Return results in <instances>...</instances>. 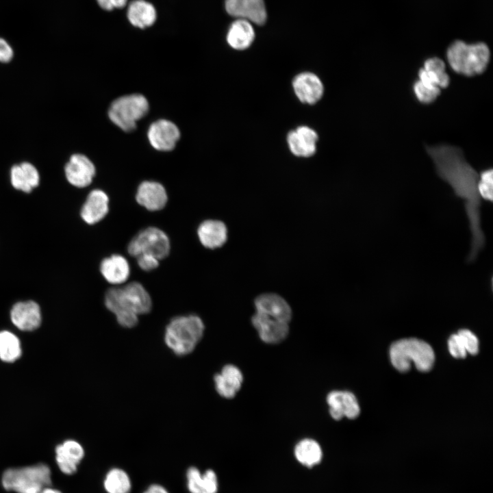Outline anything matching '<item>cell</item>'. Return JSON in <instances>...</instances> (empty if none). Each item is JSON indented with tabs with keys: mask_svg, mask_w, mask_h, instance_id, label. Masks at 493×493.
Returning a JSON list of instances; mask_svg holds the SVG:
<instances>
[{
	"mask_svg": "<svg viewBox=\"0 0 493 493\" xmlns=\"http://www.w3.org/2000/svg\"><path fill=\"white\" fill-rule=\"evenodd\" d=\"M426 149L434 162L439 177L464 201L471 233V248L468 260L472 262L485 244V236L481 228V198L477 191L479 174L467 162L458 147L438 144L427 147Z\"/></svg>",
	"mask_w": 493,
	"mask_h": 493,
	"instance_id": "1",
	"label": "cell"
},
{
	"mask_svg": "<svg viewBox=\"0 0 493 493\" xmlns=\"http://www.w3.org/2000/svg\"><path fill=\"white\" fill-rule=\"evenodd\" d=\"M104 301L118 323L125 328L135 327L138 323V316L148 314L152 307L149 294L136 281L121 288H110L105 292Z\"/></svg>",
	"mask_w": 493,
	"mask_h": 493,
	"instance_id": "2",
	"label": "cell"
},
{
	"mask_svg": "<svg viewBox=\"0 0 493 493\" xmlns=\"http://www.w3.org/2000/svg\"><path fill=\"white\" fill-rule=\"evenodd\" d=\"M204 329L203 322L197 315L177 316L166 327L164 342L175 355L184 356L194 350Z\"/></svg>",
	"mask_w": 493,
	"mask_h": 493,
	"instance_id": "3",
	"label": "cell"
},
{
	"mask_svg": "<svg viewBox=\"0 0 493 493\" xmlns=\"http://www.w3.org/2000/svg\"><path fill=\"white\" fill-rule=\"evenodd\" d=\"M490 51L485 43L468 44L457 40L450 45L446 58L451 68L456 73L474 76L483 73L489 63Z\"/></svg>",
	"mask_w": 493,
	"mask_h": 493,
	"instance_id": "4",
	"label": "cell"
},
{
	"mask_svg": "<svg viewBox=\"0 0 493 493\" xmlns=\"http://www.w3.org/2000/svg\"><path fill=\"white\" fill-rule=\"evenodd\" d=\"M390 357L393 366L401 372L407 371L411 363H414L420 371H429L435 360L431 346L416 338L402 339L393 343L390 349Z\"/></svg>",
	"mask_w": 493,
	"mask_h": 493,
	"instance_id": "5",
	"label": "cell"
},
{
	"mask_svg": "<svg viewBox=\"0 0 493 493\" xmlns=\"http://www.w3.org/2000/svg\"><path fill=\"white\" fill-rule=\"evenodd\" d=\"M1 481L6 490L17 493H40L51 484V470L44 464L10 468L3 472Z\"/></svg>",
	"mask_w": 493,
	"mask_h": 493,
	"instance_id": "6",
	"label": "cell"
},
{
	"mask_svg": "<svg viewBox=\"0 0 493 493\" xmlns=\"http://www.w3.org/2000/svg\"><path fill=\"white\" fill-rule=\"evenodd\" d=\"M149 110V103L142 94L123 96L111 104L109 118L116 126L125 131H131L136 127V122L144 116Z\"/></svg>",
	"mask_w": 493,
	"mask_h": 493,
	"instance_id": "7",
	"label": "cell"
},
{
	"mask_svg": "<svg viewBox=\"0 0 493 493\" xmlns=\"http://www.w3.org/2000/svg\"><path fill=\"white\" fill-rule=\"evenodd\" d=\"M170 249V244L167 235L162 230L154 227L140 231L127 246V251L133 257L147 254L159 260L166 257Z\"/></svg>",
	"mask_w": 493,
	"mask_h": 493,
	"instance_id": "8",
	"label": "cell"
},
{
	"mask_svg": "<svg viewBox=\"0 0 493 493\" xmlns=\"http://www.w3.org/2000/svg\"><path fill=\"white\" fill-rule=\"evenodd\" d=\"M64 173L71 185L84 188L92 183L95 175V167L88 157L76 153L72 155L66 164Z\"/></svg>",
	"mask_w": 493,
	"mask_h": 493,
	"instance_id": "9",
	"label": "cell"
},
{
	"mask_svg": "<svg viewBox=\"0 0 493 493\" xmlns=\"http://www.w3.org/2000/svg\"><path fill=\"white\" fill-rule=\"evenodd\" d=\"M180 137L178 127L171 121L158 120L151 125L148 138L151 146L162 151L173 150Z\"/></svg>",
	"mask_w": 493,
	"mask_h": 493,
	"instance_id": "10",
	"label": "cell"
},
{
	"mask_svg": "<svg viewBox=\"0 0 493 493\" xmlns=\"http://www.w3.org/2000/svg\"><path fill=\"white\" fill-rule=\"evenodd\" d=\"M252 324L260 338L268 344H277L288 334V323L256 312L251 318Z\"/></svg>",
	"mask_w": 493,
	"mask_h": 493,
	"instance_id": "11",
	"label": "cell"
},
{
	"mask_svg": "<svg viewBox=\"0 0 493 493\" xmlns=\"http://www.w3.org/2000/svg\"><path fill=\"white\" fill-rule=\"evenodd\" d=\"M292 86L297 98L301 102L310 105L317 103L324 92L321 80L310 72L297 75L292 81Z\"/></svg>",
	"mask_w": 493,
	"mask_h": 493,
	"instance_id": "12",
	"label": "cell"
},
{
	"mask_svg": "<svg viewBox=\"0 0 493 493\" xmlns=\"http://www.w3.org/2000/svg\"><path fill=\"white\" fill-rule=\"evenodd\" d=\"M329 406V413L335 420H340L343 417L349 419L357 418L360 408L355 395L347 391H333L327 397Z\"/></svg>",
	"mask_w": 493,
	"mask_h": 493,
	"instance_id": "13",
	"label": "cell"
},
{
	"mask_svg": "<svg viewBox=\"0 0 493 493\" xmlns=\"http://www.w3.org/2000/svg\"><path fill=\"white\" fill-rule=\"evenodd\" d=\"M12 323L20 330L30 331L41 323V312L38 303L33 301L18 302L10 312Z\"/></svg>",
	"mask_w": 493,
	"mask_h": 493,
	"instance_id": "14",
	"label": "cell"
},
{
	"mask_svg": "<svg viewBox=\"0 0 493 493\" xmlns=\"http://www.w3.org/2000/svg\"><path fill=\"white\" fill-rule=\"evenodd\" d=\"M317 133L307 126H301L289 132L287 142L290 151L296 156L307 157L316 151Z\"/></svg>",
	"mask_w": 493,
	"mask_h": 493,
	"instance_id": "15",
	"label": "cell"
},
{
	"mask_svg": "<svg viewBox=\"0 0 493 493\" xmlns=\"http://www.w3.org/2000/svg\"><path fill=\"white\" fill-rule=\"evenodd\" d=\"M256 312L288 323L292 311L288 303L280 296L274 293H265L255 300Z\"/></svg>",
	"mask_w": 493,
	"mask_h": 493,
	"instance_id": "16",
	"label": "cell"
},
{
	"mask_svg": "<svg viewBox=\"0 0 493 493\" xmlns=\"http://www.w3.org/2000/svg\"><path fill=\"white\" fill-rule=\"evenodd\" d=\"M227 12L231 16L247 18L262 25L266 19L264 0H226Z\"/></svg>",
	"mask_w": 493,
	"mask_h": 493,
	"instance_id": "17",
	"label": "cell"
},
{
	"mask_svg": "<svg viewBox=\"0 0 493 493\" xmlns=\"http://www.w3.org/2000/svg\"><path fill=\"white\" fill-rule=\"evenodd\" d=\"M136 199L138 204L149 211L163 209L168 200L164 187L156 181H145L138 188Z\"/></svg>",
	"mask_w": 493,
	"mask_h": 493,
	"instance_id": "18",
	"label": "cell"
},
{
	"mask_svg": "<svg viewBox=\"0 0 493 493\" xmlns=\"http://www.w3.org/2000/svg\"><path fill=\"white\" fill-rule=\"evenodd\" d=\"M109 211V198L101 190H92L88 195L80 212L81 218L89 225L101 220Z\"/></svg>",
	"mask_w": 493,
	"mask_h": 493,
	"instance_id": "19",
	"label": "cell"
},
{
	"mask_svg": "<svg viewBox=\"0 0 493 493\" xmlns=\"http://www.w3.org/2000/svg\"><path fill=\"white\" fill-rule=\"evenodd\" d=\"M56 462L64 474L72 475L77 471V465L84 455L82 446L77 441L68 440L57 446Z\"/></svg>",
	"mask_w": 493,
	"mask_h": 493,
	"instance_id": "20",
	"label": "cell"
},
{
	"mask_svg": "<svg viewBox=\"0 0 493 493\" xmlns=\"http://www.w3.org/2000/svg\"><path fill=\"white\" fill-rule=\"evenodd\" d=\"M10 177L13 188L24 192H30L40 182L38 170L28 162L14 165L10 169Z\"/></svg>",
	"mask_w": 493,
	"mask_h": 493,
	"instance_id": "21",
	"label": "cell"
},
{
	"mask_svg": "<svg viewBox=\"0 0 493 493\" xmlns=\"http://www.w3.org/2000/svg\"><path fill=\"white\" fill-rule=\"evenodd\" d=\"M217 392L226 399H232L240 389L243 377L236 366L228 364L225 366L220 373L214 377Z\"/></svg>",
	"mask_w": 493,
	"mask_h": 493,
	"instance_id": "22",
	"label": "cell"
},
{
	"mask_svg": "<svg viewBox=\"0 0 493 493\" xmlns=\"http://www.w3.org/2000/svg\"><path fill=\"white\" fill-rule=\"evenodd\" d=\"M201 243L206 248L214 249L222 246L227 240L226 225L218 220H206L202 222L197 229Z\"/></svg>",
	"mask_w": 493,
	"mask_h": 493,
	"instance_id": "23",
	"label": "cell"
},
{
	"mask_svg": "<svg viewBox=\"0 0 493 493\" xmlns=\"http://www.w3.org/2000/svg\"><path fill=\"white\" fill-rule=\"evenodd\" d=\"M100 271L108 282L118 285L127 281L130 268L127 260L123 256L115 254L101 261Z\"/></svg>",
	"mask_w": 493,
	"mask_h": 493,
	"instance_id": "24",
	"label": "cell"
},
{
	"mask_svg": "<svg viewBox=\"0 0 493 493\" xmlns=\"http://www.w3.org/2000/svg\"><path fill=\"white\" fill-rule=\"evenodd\" d=\"M154 6L144 0L132 1L127 9V18L135 27L144 28L151 26L156 19Z\"/></svg>",
	"mask_w": 493,
	"mask_h": 493,
	"instance_id": "25",
	"label": "cell"
},
{
	"mask_svg": "<svg viewBox=\"0 0 493 493\" xmlns=\"http://www.w3.org/2000/svg\"><path fill=\"white\" fill-rule=\"evenodd\" d=\"M254 37L255 33L251 23L245 19H239L231 25L227 40L232 48L242 50L251 45Z\"/></svg>",
	"mask_w": 493,
	"mask_h": 493,
	"instance_id": "26",
	"label": "cell"
},
{
	"mask_svg": "<svg viewBox=\"0 0 493 493\" xmlns=\"http://www.w3.org/2000/svg\"><path fill=\"white\" fill-rule=\"evenodd\" d=\"M294 455L301 464L312 467L321 461L323 453L318 442L312 439H304L296 444Z\"/></svg>",
	"mask_w": 493,
	"mask_h": 493,
	"instance_id": "27",
	"label": "cell"
},
{
	"mask_svg": "<svg viewBox=\"0 0 493 493\" xmlns=\"http://www.w3.org/2000/svg\"><path fill=\"white\" fill-rule=\"evenodd\" d=\"M22 353L19 339L8 331H0V359L5 362H13Z\"/></svg>",
	"mask_w": 493,
	"mask_h": 493,
	"instance_id": "28",
	"label": "cell"
},
{
	"mask_svg": "<svg viewBox=\"0 0 493 493\" xmlns=\"http://www.w3.org/2000/svg\"><path fill=\"white\" fill-rule=\"evenodd\" d=\"M104 488L108 493H129L131 480L123 470L113 468L105 476Z\"/></svg>",
	"mask_w": 493,
	"mask_h": 493,
	"instance_id": "29",
	"label": "cell"
},
{
	"mask_svg": "<svg viewBox=\"0 0 493 493\" xmlns=\"http://www.w3.org/2000/svg\"><path fill=\"white\" fill-rule=\"evenodd\" d=\"M413 91L416 99L425 104L434 101L441 92L440 88L425 84L418 79L414 83Z\"/></svg>",
	"mask_w": 493,
	"mask_h": 493,
	"instance_id": "30",
	"label": "cell"
},
{
	"mask_svg": "<svg viewBox=\"0 0 493 493\" xmlns=\"http://www.w3.org/2000/svg\"><path fill=\"white\" fill-rule=\"evenodd\" d=\"M477 191L481 199L492 202L493 201V170L487 168L479 173L477 183Z\"/></svg>",
	"mask_w": 493,
	"mask_h": 493,
	"instance_id": "31",
	"label": "cell"
},
{
	"mask_svg": "<svg viewBox=\"0 0 493 493\" xmlns=\"http://www.w3.org/2000/svg\"><path fill=\"white\" fill-rule=\"evenodd\" d=\"M467 353L476 355L479 352V340L477 336L468 329H461L457 332Z\"/></svg>",
	"mask_w": 493,
	"mask_h": 493,
	"instance_id": "32",
	"label": "cell"
},
{
	"mask_svg": "<svg viewBox=\"0 0 493 493\" xmlns=\"http://www.w3.org/2000/svg\"><path fill=\"white\" fill-rule=\"evenodd\" d=\"M448 351L453 357L455 358H464L466 357V348L457 333L451 336L448 340Z\"/></svg>",
	"mask_w": 493,
	"mask_h": 493,
	"instance_id": "33",
	"label": "cell"
},
{
	"mask_svg": "<svg viewBox=\"0 0 493 493\" xmlns=\"http://www.w3.org/2000/svg\"><path fill=\"white\" fill-rule=\"evenodd\" d=\"M188 488L190 493H201L202 475L195 467H190L187 471Z\"/></svg>",
	"mask_w": 493,
	"mask_h": 493,
	"instance_id": "34",
	"label": "cell"
},
{
	"mask_svg": "<svg viewBox=\"0 0 493 493\" xmlns=\"http://www.w3.org/2000/svg\"><path fill=\"white\" fill-rule=\"evenodd\" d=\"M218 490L217 477L212 470H207L202 475L201 493H216Z\"/></svg>",
	"mask_w": 493,
	"mask_h": 493,
	"instance_id": "35",
	"label": "cell"
},
{
	"mask_svg": "<svg viewBox=\"0 0 493 493\" xmlns=\"http://www.w3.org/2000/svg\"><path fill=\"white\" fill-rule=\"evenodd\" d=\"M422 68L440 76L448 75L446 73L444 62L442 60L437 57L430 58L426 60Z\"/></svg>",
	"mask_w": 493,
	"mask_h": 493,
	"instance_id": "36",
	"label": "cell"
},
{
	"mask_svg": "<svg viewBox=\"0 0 493 493\" xmlns=\"http://www.w3.org/2000/svg\"><path fill=\"white\" fill-rule=\"evenodd\" d=\"M139 267L144 271H151L159 266V260L151 255L142 254L137 257Z\"/></svg>",
	"mask_w": 493,
	"mask_h": 493,
	"instance_id": "37",
	"label": "cell"
},
{
	"mask_svg": "<svg viewBox=\"0 0 493 493\" xmlns=\"http://www.w3.org/2000/svg\"><path fill=\"white\" fill-rule=\"evenodd\" d=\"M14 56V51L11 45L3 38L0 37V62L8 63Z\"/></svg>",
	"mask_w": 493,
	"mask_h": 493,
	"instance_id": "38",
	"label": "cell"
},
{
	"mask_svg": "<svg viewBox=\"0 0 493 493\" xmlns=\"http://www.w3.org/2000/svg\"><path fill=\"white\" fill-rule=\"evenodd\" d=\"M144 493H168V491L162 486L154 484L149 486Z\"/></svg>",
	"mask_w": 493,
	"mask_h": 493,
	"instance_id": "39",
	"label": "cell"
},
{
	"mask_svg": "<svg viewBox=\"0 0 493 493\" xmlns=\"http://www.w3.org/2000/svg\"><path fill=\"white\" fill-rule=\"evenodd\" d=\"M100 7L105 10H112L114 8L111 0H97Z\"/></svg>",
	"mask_w": 493,
	"mask_h": 493,
	"instance_id": "40",
	"label": "cell"
},
{
	"mask_svg": "<svg viewBox=\"0 0 493 493\" xmlns=\"http://www.w3.org/2000/svg\"><path fill=\"white\" fill-rule=\"evenodd\" d=\"M113 8H123L126 3L127 0H111Z\"/></svg>",
	"mask_w": 493,
	"mask_h": 493,
	"instance_id": "41",
	"label": "cell"
},
{
	"mask_svg": "<svg viewBox=\"0 0 493 493\" xmlns=\"http://www.w3.org/2000/svg\"><path fill=\"white\" fill-rule=\"evenodd\" d=\"M40 493H62L60 491L51 488L49 487L45 488Z\"/></svg>",
	"mask_w": 493,
	"mask_h": 493,
	"instance_id": "42",
	"label": "cell"
}]
</instances>
